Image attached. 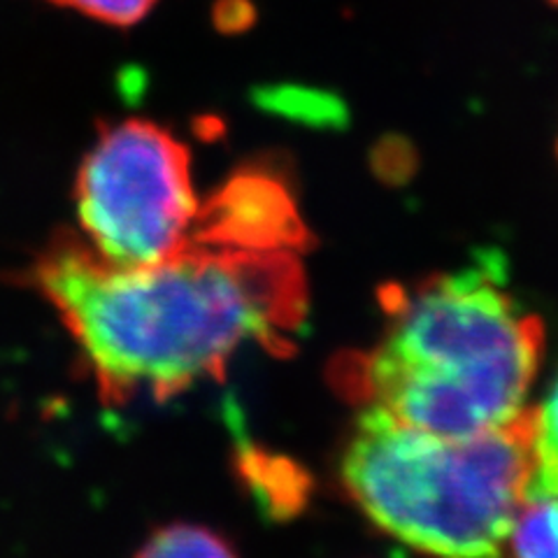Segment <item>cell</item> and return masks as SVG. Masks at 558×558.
Returning a JSON list of instances; mask_svg holds the SVG:
<instances>
[{
    "label": "cell",
    "instance_id": "obj_4",
    "mask_svg": "<svg viewBox=\"0 0 558 558\" xmlns=\"http://www.w3.org/2000/svg\"><path fill=\"white\" fill-rule=\"evenodd\" d=\"M75 205L86 244L114 266L182 252L201 207L186 145L149 119L100 129L77 170Z\"/></svg>",
    "mask_w": 558,
    "mask_h": 558
},
{
    "label": "cell",
    "instance_id": "obj_10",
    "mask_svg": "<svg viewBox=\"0 0 558 558\" xmlns=\"http://www.w3.org/2000/svg\"><path fill=\"white\" fill-rule=\"evenodd\" d=\"M49 3L80 12L100 24L131 28L143 22L159 0H49Z\"/></svg>",
    "mask_w": 558,
    "mask_h": 558
},
{
    "label": "cell",
    "instance_id": "obj_3",
    "mask_svg": "<svg viewBox=\"0 0 558 558\" xmlns=\"http://www.w3.org/2000/svg\"><path fill=\"white\" fill-rule=\"evenodd\" d=\"M531 422L445 435L363 405L342 453L347 494L377 529L428 558H508L531 475Z\"/></svg>",
    "mask_w": 558,
    "mask_h": 558
},
{
    "label": "cell",
    "instance_id": "obj_12",
    "mask_svg": "<svg viewBox=\"0 0 558 558\" xmlns=\"http://www.w3.org/2000/svg\"><path fill=\"white\" fill-rule=\"evenodd\" d=\"M549 3H551L554 8H558V0H549Z\"/></svg>",
    "mask_w": 558,
    "mask_h": 558
},
{
    "label": "cell",
    "instance_id": "obj_1",
    "mask_svg": "<svg viewBox=\"0 0 558 558\" xmlns=\"http://www.w3.org/2000/svg\"><path fill=\"white\" fill-rule=\"evenodd\" d=\"M96 377L105 403L166 400L221 377L238 349L282 352L305 317L291 252H233L191 242L151 266H114L86 240L59 238L35 266Z\"/></svg>",
    "mask_w": 558,
    "mask_h": 558
},
{
    "label": "cell",
    "instance_id": "obj_8",
    "mask_svg": "<svg viewBox=\"0 0 558 558\" xmlns=\"http://www.w3.org/2000/svg\"><path fill=\"white\" fill-rule=\"evenodd\" d=\"M508 558H558V496L523 500L508 539Z\"/></svg>",
    "mask_w": 558,
    "mask_h": 558
},
{
    "label": "cell",
    "instance_id": "obj_9",
    "mask_svg": "<svg viewBox=\"0 0 558 558\" xmlns=\"http://www.w3.org/2000/svg\"><path fill=\"white\" fill-rule=\"evenodd\" d=\"M135 558H238L219 535L189 523H174L149 537Z\"/></svg>",
    "mask_w": 558,
    "mask_h": 558
},
{
    "label": "cell",
    "instance_id": "obj_7",
    "mask_svg": "<svg viewBox=\"0 0 558 558\" xmlns=\"http://www.w3.org/2000/svg\"><path fill=\"white\" fill-rule=\"evenodd\" d=\"M531 475L529 498L558 496V377L537 408H529Z\"/></svg>",
    "mask_w": 558,
    "mask_h": 558
},
{
    "label": "cell",
    "instance_id": "obj_11",
    "mask_svg": "<svg viewBox=\"0 0 558 558\" xmlns=\"http://www.w3.org/2000/svg\"><path fill=\"white\" fill-rule=\"evenodd\" d=\"M213 24L221 35H240L256 24V8L252 0H217Z\"/></svg>",
    "mask_w": 558,
    "mask_h": 558
},
{
    "label": "cell",
    "instance_id": "obj_5",
    "mask_svg": "<svg viewBox=\"0 0 558 558\" xmlns=\"http://www.w3.org/2000/svg\"><path fill=\"white\" fill-rule=\"evenodd\" d=\"M191 242L233 252H291L307 247L310 233L293 189L279 166H240L201 207Z\"/></svg>",
    "mask_w": 558,
    "mask_h": 558
},
{
    "label": "cell",
    "instance_id": "obj_2",
    "mask_svg": "<svg viewBox=\"0 0 558 558\" xmlns=\"http://www.w3.org/2000/svg\"><path fill=\"white\" fill-rule=\"evenodd\" d=\"M379 301V342L336 361L344 396L445 435L496 428L526 408L545 326L488 264L389 284Z\"/></svg>",
    "mask_w": 558,
    "mask_h": 558
},
{
    "label": "cell",
    "instance_id": "obj_6",
    "mask_svg": "<svg viewBox=\"0 0 558 558\" xmlns=\"http://www.w3.org/2000/svg\"><path fill=\"white\" fill-rule=\"evenodd\" d=\"M258 110L284 117L310 129H338L347 121V108L333 92L305 84H268L254 92Z\"/></svg>",
    "mask_w": 558,
    "mask_h": 558
}]
</instances>
